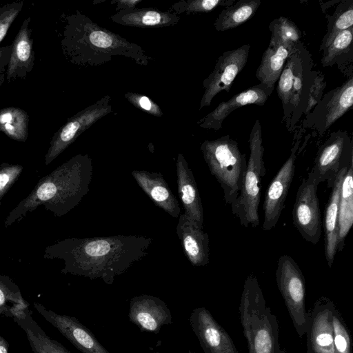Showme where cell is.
Here are the masks:
<instances>
[{"label":"cell","mask_w":353,"mask_h":353,"mask_svg":"<svg viewBox=\"0 0 353 353\" xmlns=\"http://www.w3.org/2000/svg\"><path fill=\"white\" fill-rule=\"evenodd\" d=\"M152 242L141 235L70 238L46 247L43 258L63 260L62 274L101 279L111 285L116 276L146 256Z\"/></svg>","instance_id":"1"},{"label":"cell","mask_w":353,"mask_h":353,"mask_svg":"<svg viewBox=\"0 0 353 353\" xmlns=\"http://www.w3.org/2000/svg\"><path fill=\"white\" fill-rule=\"evenodd\" d=\"M92 161L79 154L41 178L31 192L8 214L4 225L21 221L40 205L57 217L77 206L87 194L92 179Z\"/></svg>","instance_id":"2"},{"label":"cell","mask_w":353,"mask_h":353,"mask_svg":"<svg viewBox=\"0 0 353 353\" xmlns=\"http://www.w3.org/2000/svg\"><path fill=\"white\" fill-rule=\"evenodd\" d=\"M65 21L61 43L70 63L97 67L123 57L139 65H148L150 58L140 46L100 26L80 11L65 17Z\"/></svg>","instance_id":"3"},{"label":"cell","mask_w":353,"mask_h":353,"mask_svg":"<svg viewBox=\"0 0 353 353\" xmlns=\"http://www.w3.org/2000/svg\"><path fill=\"white\" fill-rule=\"evenodd\" d=\"M239 310L248 353H286L279 343L276 316L252 274L244 282Z\"/></svg>","instance_id":"4"},{"label":"cell","mask_w":353,"mask_h":353,"mask_svg":"<svg viewBox=\"0 0 353 353\" xmlns=\"http://www.w3.org/2000/svg\"><path fill=\"white\" fill-rule=\"evenodd\" d=\"M313 65L311 54L301 42L288 58L276 82L283 121L289 132L294 130L305 110L316 72Z\"/></svg>","instance_id":"5"},{"label":"cell","mask_w":353,"mask_h":353,"mask_svg":"<svg viewBox=\"0 0 353 353\" xmlns=\"http://www.w3.org/2000/svg\"><path fill=\"white\" fill-rule=\"evenodd\" d=\"M208 168L223 190L227 204L231 205L239 196L247 169L245 153L230 135L214 140H205L200 146Z\"/></svg>","instance_id":"6"},{"label":"cell","mask_w":353,"mask_h":353,"mask_svg":"<svg viewBox=\"0 0 353 353\" xmlns=\"http://www.w3.org/2000/svg\"><path fill=\"white\" fill-rule=\"evenodd\" d=\"M248 143L250 157L242 188L239 196L230 205L232 214L239 219L242 226L255 228L259 224L261 182L265 174L264 147L259 119L252 126Z\"/></svg>","instance_id":"7"},{"label":"cell","mask_w":353,"mask_h":353,"mask_svg":"<svg viewBox=\"0 0 353 353\" xmlns=\"http://www.w3.org/2000/svg\"><path fill=\"white\" fill-rule=\"evenodd\" d=\"M275 275L279 290L294 327L298 336L303 337L306 333L308 324L304 275L297 263L288 255L279 257Z\"/></svg>","instance_id":"8"},{"label":"cell","mask_w":353,"mask_h":353,"mask_svg":"<svg viewBox=\"0 0 353 353\" xmlns=\"http://www.w3.org/2000/svg\"><path fill=\"white\" fill-rule=\"evenodd\" d=\"M111 97L105 95L95 103L69 118L54 133L50 147L44 157L45 165H49L84 131L90 128L100 119L112 111Z\"/></svg>","instance_id":"9"},{"label":"cell","mask_w":353,"mask_h":353,"mask_svg":"<svg viewBox=\"0 0 353 353\" xmlns=\"http://www.w3.org/2000/svg\"><path fill=\"white\" fill-rule=\"evenodd\" d=\"M352 159L353 143L348 133L345 130L333 132L319 148L309 174L317 185L327 181V187L331 188L339 170Z\"/></svg>","instance_id":"10"},{"label":"cell","mask_w":353,"mask_h":353,"mask_svg":"<svg viewBox=\"0 0 353 353\" xmlns=\"http://www.w3.org/2000/svg\"><path fill=\"white\" fill-rule=\"evenodd\" d=\"M353 105V77L340 86L327 92L305 117L302 128L314 130L320 136L325 132Z\"/></svg>","instance_id":"11"},{"label":"cell","mask_w":353,"mask_h":353,"mask_svg":"<svg viewBox=\"0 0 353 353\" xmlns=\"http://www.w3.org/2000/svg\"><path fill=\"white\" fill-rule=\"evenodd\" d=\"M302 130L294 136V141L290 154L270 182L266 192L264 203V220L263 229L270 230L275 228L284 208L288 193L293 181L295 162L302 150Z\"/></svg>","instance_id":"12"},{"label":"cell","mask_w":353,"mask_h":353,"mask_svg":"<svg viewBox=\"0 0 353 353\" xmlns=\"http://www.w3.org/2000/svg\"><path fill=\"white\" fill-rule=\"evenodd\" d=\"M250 50V44L225 51L215 63L213 70L203 81L204 92L199 108L211 105L212 99L221 91L229 93L232 85L247 63Z\"/></svg>","instance_id":"13"},{"label":"cell","mask_w":353,"mask_h":353,"mask_svg":"<svg viewBox=\"0 0 353 353\" xmlns=\"http://www.w3.org/2000/svg\"><path fill=\"white\" fill-rule=\"evenodd\" d=\"M318 185L310 174L302 179L292 209V222L301 236L313 245L317 244L321 234L320 203Z\"/></svg>","instance_id":"14"},{"label":"cell","mask_w":353,"mask_h":353,"mask_svg":"<svg viewBox=\"0 0 353 353\" xmlns=\"http://www.w3.org/2000/svg\"><path fill=\"white\" fill-rule=\"evenodd\" d=\"M334 303L327 297L319 298L308 312L306 353H335L332 314Z\"/></svg>","instance_id":"15"},{"label":"cell","mask_w":353,"mask_h":353,"mask_svg":"<svg viewBox=\"0 0 353 353\" xmlns=\"http://www.w3.org/2000/svg\"><path fill=\"white\" fill-rule=\"evenodd\" d=\"M190 323L203 353H239L227 331L205 307L194 308Z\"/></svg>","instance_id":"16"},{"label":"cell","mask_w":353,"mask_h":353,"mask_svg":"<svg viewBox=\"0 0 353 353\" xmlns=\"http://www.w3.org/2000/svg\"><path fill=\"white\" fill-rule=\"evenodd\" d=\"M33 306L48 322L83 353H110L92 332L75 317L57 314L37 302H34Z\"/></svg>","instance_id":"17"},{"label":"cell","mask_w":353,"mask_h":353,"mask_svg":"<svg viewBox=\"0 0 353 353\" xmlns=\"http://www.w3.org/2000/svg\"><path fill=\"white\" fill-rule=\"evenodd\" d=\"M130 321L141 331L157 334L164 325L172 323L171 312L165 303L152 295L134 296L130 302Z\"/></svg>","instance_id":"18"},{"label":"cell","mask_w":353,"mask_h":353,"mask_svg":"<svg viewBox=\"0 0 353 353\" xmlns=\"http://www.w3.org/2000/svg\"><path fill=\"white\" fill-rule=\"evenodd\" d=\"M271 92L266 86L259 83L241 92L225 101H222L212 112L197 121L203 129L218 130L225 119L234 110L247 105H263Z\"/></svg>","instance_id":"19"},{"label":"cell","mask_w":353,"mask_h":353,"mask_svg":"<svg viewBox=\"0 0 353 353\" xmlns=\"http://www.w3.org/2000/svg\"><path fill=\"white\" fill-rule=\"evenodd\" d=\"M183 252L190 263L196 267L209 263V236L194 221L181 214L176 228Z\"/></svg>","instance_id":"20"},{"label":"cell","mask_w":353,"mask_h":353,"mask_svg":"<svg viewBox=\"0 0 353 353\" xmlns=\"http://www.w3.org/2000/svg\"><path fill=\"white\" fill-rule=\"evenodd\" d=\"M30 22V17L24 19L12 43L6 76L9 83L17 79H26L34 67V52Z\"/></svg>","instance_id":"21"},{"label":"cell","mask_w":353,"mask_h":353,"mask_svg":"<svg viewBox=\"0 0 353 353\" xmlns=\"http://www.w3.org/2000/svg\"><path fill=\"white\" fill-rule=\"evenodd\" d=\"M178 193L183 204L184 214L203 228V209L195 179L183 155L176 158Z\"/></svg>","instance_id":"22"},{"label":"cell","mask_w":353,"mask_h":353,"mask_svg":"<svg viewBox=\"0 0 353 353\" xmlns=\"http://www.w3.org/2000/svg\"><path fill=\"white\" fill-rule=\"evenodd\" d=\"M131 174L140 188L157 206L173 218H179L181 214L179 201L161 173L134 170Z\"/></svg>","instance_id":"23"},{"label":"cell","mask_w":353,"mask_h":353,"mask_svg":"<svg viewBox=\"0 0 353 353\" xmlns=\"http://www.w3.org/2000/svg\"><path fill=\"white\" fill-rule=\"evenodd\" d=\"M348 165L342 168L336 176L324 212L325 256L330 268L332 267L334 256L338 252L339 200L343 179L347 170Z\"/></svg>","instance_id":"24"},{"label":"cell","mask_w":353,"mask_h":353,"mask_svg":"<svg viewBox=\"0 0 353 353\" xmlns=\"http://www.w3.org/2000/svg\"><path fill=\"white\" fill-rule=\"evenodd\" d=\"M119 25L132 28H163L176 25L180 17L172 11L156 8H134L117 12L110 17Z\"/></svg>","instance_id":"25"},{"label":"cell","mask_w":353,"mask_h":353,"mask_svg":"<svg viewBox=\"0 0 353 353\" xmlns=\"http://www.w3.org/2000/svg\"><path fill=\"white\" fill-rule=\"evenodd\" d=\"M296 46L286 45L270 40L256 72V77L272 92L289 56Z\"/></svg>","instance_id":"26"},{"label":"cell","mask_w":353,"mask_h":353,"mask_svg":"<svg viewBox=\"0 0 353 353\" xmlns=\"http://www.w3.org/2000/svg\"><path fill=\"white\" fill-rule=\"evenodd\" d=\"M353 28L339 32L321 51L323 67L336 64L340 71L347 78L353 77Z\"/></svg>","instance_id":"27"},{"label":"cell","mask_w":353,"mask_h":353,"mask_svg":"<svg viewBox=\"0 0 353 353\" xmlns=\"http://www.w3.org/2000/svg\"><path fill=\"white\" fill-rule=\"evenodd\" d=\"M30 310L13 321L26 332L31 349L34 353H70L63 345L52 339L32 319Z\"/></svg>","instance_id":"28"},{"label":"cell","mask_w":353,"mask_h":353,"mask_svg":"<svg viewBox=\"0 0 353 353\" xmlns=\"http://www.w3.org/2000/svg\"><path fill=\"white\" fill-rule=\"evenodd\" d=\"M353 224V160L343 179L338 216V251L343 249L345 239Z\"/></svg>","instance_id":"29"},{"label":"cell","mask_w":353,"mask_h":353,"mask_svg":"<svg viewBox=\"0 0 353 353\" xmlns=\"http://www.w3.org/2000/svg\"><path fill=\"white\" fill-rule=\"evenodd\" d=\"M261 0H239L223 9L214 22L218 32L235 28L250 19L261 5Z\"/></svg>","instance_id":"30"},{"label":"cell","mask_w":353,"mask_h":353,"mask_svg":"<svg viewBox=\"0 0 353 353\" xmlns=\"http://www.w3.org/2000/svg\"><path fill=\"white\" fill-rule=\"evenodd\" d=\"M28 310L29 303L22 296L18 285L8 276L0 274V315L14 319Z\"/></svg>","instance_id":"31"},{"label":"cell","mask_w":353,"mask_h":353,"mask_svg":"<svg viewBox=\"0 0 353 353\" xmlns=\"http://www.w3.org/2000/svg\"><path fill=\"white\" fill-rule=\"evenodd\" d=\"M29 116L19 108L0 110V131L14 141L25 142L28 136Z\"/></svg>","instance_id":"32"},{"label":"cell","mask_w":353,"mask_h":353,"mask_svg":"<svg viewBox=\"0 0 353 353\" xmlns=\"http://www.w3.org/2000/svg\"><path fill=\"white\" fill-rule=\"evenodd\" d=\"M327 32L323 37L319 50L321 52L339 32L353 28V0L339 1L331 15H326Z\"/></svg>","instance_id":"33"},{"label":"cell","mask_w":353,"mask_h":353,"mask_svg":"<svg viewBox=\"0 0 353 353\" xmlns=\"http://www.w3.org/2000/svg\"><path fill=\"white\" fill-rule=\"evenodd\" d=\"M270 40L286 45L296 46L301 43L302 32L289 18L279 17L269 25Z\"/></svg>","instance_id":"34"},{"label":"cell","mask_w":353,"mask_h":353,"mask_svg":"<svg viewBox=\"0 0 353 353\" xmlns=\"http://www.w3.org/2000/svg\"><path fill=\"white\" fill-rule=\"evenodd\" d=\"M234 2V0H181L172 4L171 10L177 15L183 13H207L219 6L226 8Z\"/></svg>","instance_id":"35"},{"label":"cell","mask_w":353,"mask_h":353,"mask_svg":"<svg viewBox=\"0 0 353 353\" xmlns=\"http://www.w3.org/2000/svg\"><path fill=\"white\" fill-rule=\"evenodd\" d=\"M332 326L335 353H352L351 336L336 307L334 308L332 314Z\"/></svg>","instance_id":"36"},{"label":"cell","mask_w":353,"mask_h":353,"mask_svg":"<svg viewBox=\"0 0 353 353\" xmlns=\"http://www.w3.org/2000/svg\"><path fill=\"white\" fill-rule=\"evenodd\" d=\"M23 167L19 164H0V203L3 196L17 180Z\"/></svg>","instance_id":"37"},{"label":"cell","mask_w":353,"mask_h":353,"mask_svg":"<svg viewBox=\"0 0 353 353\" xmlns=\"http://www.w3.org/2000/svg\"><path fill=\"white\" fill-rule=\"evenodd\" d=\"M23 6V1H19L0 7V43L6 37L8 29L19 15Z\"/></svg>","instance_id":"38"},{"label":"cell","mask_w":353,"mask_h":353,"mask_svg":"<svg viewBox=\"0 0 353 353\" xmlns=\"http://www.w3.org/2000/svg\"><path fill=\"white\" fill-rule=\"evenodd\" d=\"M124 98L133 106L150 115L161 117L163 112L159 105L148 97L132 92L125 93Z\"/></svg>","instance_id":"39"},{"label":"cell","mask_w":353,"mask_h":353,"mask_svg":"<svg viewBox=\"0 0 353 353\" xmlns=\"http://www.w3.org/2000/svg\"><path fill=\"white\" fill-rule=\"evenodd\" d=\"M326 86L324 75L316 71L310 87L307 104L303 116L306 117L323 97V91Z\"/></svg>","instance_id":"40"},{"label":"cell","mask_w":353,"mask_h":353,"mask_svg":"<svg viewBox=\"0 0 353 353\" xmlns=\"http://www.w3.org/2000/svg\"><path fill=\"white\" fill-rule=\"evenodd\" d=\"M12 44L0 47V86L6 79L7 66L10 58Z\"/></svg>","instance_id":"41"},{"label":"cell","mask_w":353,"mask_h":353,"mask_svg":"<svg viewBox=\"0 0 353 353\" xmlns=\"http://www.w3.org/2000/svg\"><path fill=\"white\" fill-rule=\"evenodd\" d=\"M143 0H112L110 3L115 6L117 12L136 8Z\"/></svg>","instance_id":"42"},{"label":"cell","mask_w":353,"mask_h":353,"mask_svg":"<svg viewBox=\"0 0 353 353\" xmlns=\"http://www.w3.org/2000/svg\"><path fill=\"white\" fill-rule=\"evenodd\" d=\"M8 341L0 335V353H10Z\"/></svg>","instance_id":"43"},{"label":"cell","mask_w":353,"mask_h":353,"mask_svg":"<svg viewBox=\"0 0 353 353\" xmlns=\"http://www.w3.org/2000/svg\"><path fill=\"white\" fill-rule=\"evenodd\" d=\"M188 353H196V352H193V351H192V350H188Z\"/></svg>","instance_id":"44"},{"label":"cell","mask_w":353,"mask_h":353,"mask_svg":"<svg viewBox=\"0 0 353 353\" xmlns=\"http://www.w3.org/2000/svg\"><path fill=\"white\" fill-rule=\"evenodd\" d=\"M154 353H159V352H154Z\"/></svg>","instance_id":"45"}]
</instances>
